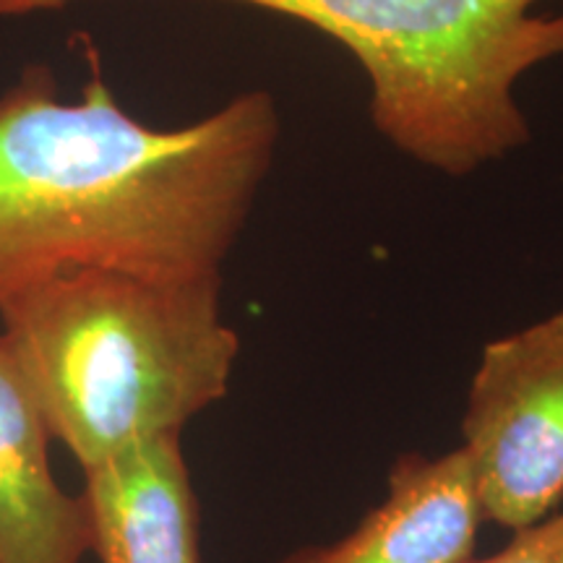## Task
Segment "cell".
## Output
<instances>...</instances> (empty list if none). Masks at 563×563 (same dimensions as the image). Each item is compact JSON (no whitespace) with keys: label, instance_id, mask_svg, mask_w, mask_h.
<instances>
[{"label":"cell","instance_id":"obj_5","mask_svg":"<svg viewBox=\"0 0 563 563\" xmlns=\"http://www.w3.org/2000/svg\"><path fill=\"white\" fill-rule=\"evenodd\" d=\"M485 522L475 475L460 446L402 454L389 490L347 534L306 545L282 563H470Z\"/></svg>","mask_w":563,"mask_h":563},{"label":"cell","instance_id":"obj_4","mask_svg":"<svg viewBox=\"0 0 563 563\" xmlns=\"http://www.w3.org/2000/svg\"><path fill=\"white\" fill-rule=\"evenodd\" d=\"M462 452L485 522L517 532L563 498V308L481 352L462 415Z\"/></svg>","mask_w":563,"mask_h":563},{"label":"cell","instance_id":"obj_6","mask_svg":"<svg viewBox=\"0 0 563 563\" xmlns=\"http://www.w3.org/2000/svg\"><path fill=\"white\" fill-rule=\"evenodd\" d=\"M89 553L100 563H201V517L180 435L81 470Z\"/></svg>","mask_w":563,"mask_h":563},{"label":"cell","instance_id":"obj_7","mask_svg":"<svg viewBox=\"0 0 563 563\" xmlns=\"http://www.w3.org/2000/svg\"><path fill=\"white\" fill-rule=\"evenodd\" d=\"M47 422L0 334V563H84L87 511L55 481Z\"/></svg>","mask_w":563,"mask_h":563},{"label":"cell","instance_id":"obj_3","mask_svg":"<svg viewBox=\"0 0 563 563\" xmlns=\"http://www.w3.org/2000/svg\"><path fill=\"white\" fill-rule=\"evenodd\" d=\"M74 0H0V16ZM313 26L371 81V115L420 165L467 175L530 141L517 102L527 70L563 55V13L543 0H228Z\"/></svg>","mask_w":563,"mask_h":563},{"label":"cell","instance_id":"obj_8","mask_svg":"<svg viewBox=\"0 0 563 563\" xmlns=\"http://www.w3.org/2000/svg\"><path fill=\"white\" fill-rule=\"evenodd\" d=\"M470 563H563V511L511 532L501 551Z\"/></svg>","mask_w":563,"mask_h":563},{"label":"cell","instance_id":"obj_2","mask_svg":"<svg viewBox=\"0 0 563 563\" xmlns=\"http://www.w3.org/2000/svg\"><path fill=\"white\" fill-rule=\"evenodd\" d=\"M0 334L53 441L81 470L180 435L228 397L241 355L222 274L63 272L5 295Z\"/></svg>","mask_w":563,"mask_h":563},{"label":"cell","instance_id":"obj_1","mask_svg":"<svg viewBox=\"0 0 563 563\" xmlns=\"http://www.w3.org/2000/svg\"><path fill=\"white\" fill-rule=\"evenodd\" d=\"M277 139L266 91L154 129L121 108L100 70L63 100L51 66L30 63L0 91V300L76 269L222 274Z\"/></svg>","mask_w":563,"mask_h":563}]
</instances>
